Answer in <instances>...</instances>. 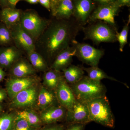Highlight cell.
<instances>
[{"label":"cell","instance_id":"cell-1","mask_svg":"<svg viewBox=\"0 0 130 130\" xmlns=\"http://www.w3.org/2000/svg\"><path fill=\"white\" fill-rule=\"evenodd\" d=\"M56 19L51 22L44 39L47 54L54 60L60 52L76 40L77 35L83 26L73 17L68 20Z\"/></svg>","mask_w":130,"mask_h":130},{"label":"cell","instance_id":"cell-2","mask_svg":"<svg viewBox=\"0 0 130 130\" xmlns=\"http://www.w3.org/2000/svg\"><path fill=\"white\" fill-rule=\"evenodd\" d=\"M69 85L76 99L84 102L105 96L107 91L101 81H94L87 76H84L78 82Z\"/></svg>","mask_w":130,"mask_h":130},{"label":"cell","instance_id":"cell-3","mask_svg":"<svg viewBox=\"0 0 130 130\" xmlns=\"http://www.w3.org/2000/svg\"><path fill=\"white\" fill-rule=\"evenodd\" d=\"M87 24L82 29L84 34V40H90L96 45L102 42L112 43L117 41L118 30L109 24L101 20H96Z\"/></svg>","mask_w":130,"mask_h":130},{"label":"cell","instance_id":"cell-4","mask_svg":"<svg viewBox=\"0 0 130 130\" xmlns=\"http://www.w3.org/2000/svg\"><path fill=\"white\" fill-rule=\"evenodd\" d=\"M90 122L113 128L115 119L106 96L98 98L87 102Z\"/></svg>","mask_w":130,"mask_h":130},{"label":"cell","instance_id":"cell-5","mask_svg":"<svg viewBox=\"0 0 130 130\" xmlns=\"http://www.w3.org/2000/svg\"><path fill=\"white\" fill-rule=\"evenodd\" d=\"M71 46L74 50V56L83 63L90 67H98L100 60L105 54L103 49L95 48L85 43L75 40Z\"/></svg>","mask_w":130,"mask_h":130},{"label":"cell","instance_id":"cell-6","mask_svg":"<svg viewBox=\"0 0 130 130\" xmlns=\"http://www.w3.org/2000/svg\"><path fill=\"white\" fill-rule=\"evenodd\" d=\"M120 8V7L115 2L99 5L91 14L88 23L96 20H101L118 30L115 21V17L118 13Z\"/></svg>","mask_w":130,"mask_h":130},{"label":"cell","instance_id":"cell-7","mask_svg":"<svg viewBox=\"0 0 130 130\" xmlns=\"http://www.w3.org/2000/svg\"><path fill=\"white\" fill-rule=\"evenodd\" d=\"M65 121L71 124H88L90 122L87 103L77 100L72 107L67 110Z\"/></svg>","mask_w":130,"mask_h":130},{"label":"cell","instance_id":"cell-8","mask_svg":"<svg viewBox=\"0 0 130 130\" xmlns=\"http://www.w3.org/2000/svg\"><path fill=\"white\" fill-rule=\"evenodd\" d=\"M46 23L37 14L32 12L27 13L21 19V28L30 36L37 37L46 26Z\"/></svg>","mask_w":130,"mask_h":130},{"label":"cell","instance_id":"cell-9","mask_svg":"<svg viewBox=\"0 0 130 130\" xmlns=\"http://www.w3.org/2000/svg\"><path fill=\"white\" fill-rule=\"evenodd\" d=\"M73 6V17L83 26L86 25L94 9L93 0H72Z\"/></svg>","mask_w":130,"mask_h":130},{"label":"cell","instance_id":"cell-10","mask_svg":"<svg viewBox=\"0 0 130 130\" xmlns=\"http://www.w3.org/2000/svg\"><path fill=\"white\" fill-rule=\"evenodd\" d=\"M55 92L58 102L67 110L71 109L76 101L72 90L65 81L63 76L60 80Z\"/></svg>","mask_w":130,"mask_h":130},{"label":"cell","instance_id":"cell-11","mask_svg":"<svg viewBox=\"0 0 130 130\" xmlns=\"http://www.w3.org/2000/svg\"><path fill=\"white\" fill-rule=\"evenodd\" d=\"M67 109L60 105H53L43 109L40 118L43 124L55 123L65 119Z\"/></svg>","mask_w":130,"mask_h":130},{"label":"cell","instance_id":"cell-12","mask_svg":"<svg viewBox=\"0 0 130 130\" xmlns=\"http://www.w3.org/2000/svg\"><path fill=\"white\" fill-rule=\"evenodd\" d=\"M36 89L32 86L22 91L12 99V106L21 108L31 106L37 99Z\"/></svg>","mask_w":130,"mask_h":130},{"label":"cell","instance_id":"cell-13","mask_svg":"<svg viewBox=\"0 0 130 130\" xmlns=\"http://www.w3.org/2000/svg\"><path fill=\"white\" fill-rule=\"evenodd\" d=\"M35 83L34 79L27 77L9 79L6 86L8 94L13 99L19 92L33 86Z\"/></svg>","mask_w":130,"mask_h":130},{"label":"cell","instance_id":"cell-14","mask_svg":"<svg viewBox=\"0 0 130 130\" xmlns=\"http://www.w3.org/2000/svg\"><path fill=\"white\" fill-rule=\"evenodd\" d=\"M74 56V48L72 46L68 47L57 55L51 66V69L62 71L71 64Z\"/></svg>","mask_w":130,"mask_h":130},{"label":"cell","instance_id":"cell-15","mask_svg":"<svg viewBox=\"0 0 130 130\" xmlns=\"http://www.w3.org/2000/svg\"><path fill=\"white\" fill-rule=\"evenodd\" d=\"M16 42L28 52L34 51L35 46L31 37L21 26L15 28L12 34Z\"/></svg>","mask_w":130,"mask_h":130},{"label":"cell","instance_id":"cell-16","mask_svg":"<svg viewBox=\"0 0 130 130\" xmlns=\"http://www.w3.org/2000/svg\"><path fill=\"white\" fill-rule=\"evenodd\" d=\"M62 71L65 81L69 85L78 82L84 76V71L82 67L75 65L71 64Z\"/></svg>","mask_w":130,"mask_h":130},{"label":"cell","instance_id":"cell-17","mask_svg":"<svg viewBox=\"0 0 130 130\" xmlns=\"http://www.w3.org/2000/svg\"><path fill=\"white\" fill-rule=\"evenodd\" d=\"M37 100L38 105L43 109L56 105L55 103L58 101L55 92L43 87L39 92Z\"/></svg>","mask_w":130,"mask_h":130},{"label":"cell","instance_id":"cell-18","mask_svg":"<svg viewBox=\"0 0 130 130\" xmlns=\"http://www.w3.org/2000/svg\"><path fill=\"white\" fill-rule=\"evenodd\" d=\"M73 12L72 0H61L54 16L59 19H70L73 17Z\"/></svg>","mask_w":130,"mask_h":130},{"label":"cell","instance_id":"cell-19","mask_svg":"<svg viewBox=\"0 0 130 130\" xmlns=\"http://www.w3.org/2000/svg\"><path fill=\"white\" fill-rule=\"evenodd\" d=\"M84 71L87 73V76L94 81L100 82L101 80L104 79H107L112 81H117L121 83L124 85L126 87L129 88L126 84L118 81L113 77L109 76L103 70L98 68V67H90L88 68H86L81 67Z\"/></svg>","mask_w":130,"mask_h":130},{"label":"cell","instance_id":"cell-20","mask_svg":"<svg viewBox=\"0 0 130 130\" xmlns=\"http://www.w3.org/2000/svg\"><path fill=\"white\" fill-rule=\"evenodd\" d=\"M63 76L60 71L51 69L44 74V85L47 89L55 92L60 80Z\"/></svg>","mask_w":130,"mask_h":130},{"label":"cell","instance_id":"cell-21","mask_svg":"<svg viewBox=\"0 0 130 130\" xmlns=\"http://www.w3.org/2000/svg\"><path fill=\"white\" fill-rule=\"evenodd\" d=\"M16 118L24 119L30 125L37 129L41 128L43 124L40 116L30 110H25L19 112L16 115Z\"/></svg>","mask_w":130,"mask_h":130},{"label":"cell","instance_id":"cell-22","mask_svg":"<svg viewBox=\"0 0 130 130\" xmlns=\"http://www.w3.org/2000/svg\"><path fill=\"white\" fill-rule=\"evenodd\" d=\"M35 72V70L32 67L24 61H19L14 65L12 70L13 74L16 78L27 77Z\"/></svg>","mask_w":130,"mask_h":130},{"label":"cell","instance_id":"cell-23","mask_svg":"<svg viewBox=\"0 0 130 130\" xmlns=\"http://www.w3.org/2000/svg\"><path fill=\"white\" fill-rule=\"evenodd\" d=\"M18 56L17 51L12 47L7 48L0 51V66L7 67L10 66Z\"/></svg>","mask_w":130,"mask_h":130},{"label":"cell","instance_id":"cell-24","mask_svg":"<svg viewBox=\"0 0 130 130\" xmlns=\"http://www.w3.org/2000/svg\"><path fill=\"white\" fill-rule=\"evenodd\" d=\"M20 17L19 11L10 8L3 9L1 13L2 21L7 25H12L18 21Z\"/></svg>","mask_w":130,"mask_h":130},{"label":"cell","instance_id":"cell-25","mask_svg":"<svg viewBox=\"0 0 130 130\" xmlns=\"http://www.w3.org/2000/svg\"><path fill=\"white\" fill-rule=\"evenodd\" d=\"M16 115L13 114H4L0 116V130H13Z\"/></svg>","mask_w":130,"mask_h":130},{"label":"cell","instance_id":"cell-26","mask_svg":"<svg viewBox=\"0 0 130 130\" xmlns=\"http://www.w3.org/2000/svg\"><path fill=\"white\" fill-rule=\"evenodd\" d=\"M29 58L33 67L38 70L44 71L47 69V66L41 56L35 51L28 52Z\"/></svg>","mask_w":130,"mask_h":130},{"label":"cell","instance_id":"cell-27","mask_svg":"<svg viewBox=\"0 0 130 130\" xmlns=\"http://www.w3.org/2000/svg\"><path fill=\"white\" fill-rule=\"evenodd\" d=\"M130 23V19L126 24L123 26L121 32H118L116 34L117 41L119 44V50L123 52L125 46L128 43V32L129 30V24Z\"/></svg>","mask_w":130,"mask_h":130},{"label":"cell","instance_id":"cell-28","mask_svg":"<svg viewBox=\"0 0 130 130\" xmlns=\"http://www.w3.org/2000/svg\"><path fill=\"white\" fill-rule=\"evenodd\" d=\"M13 130H38L32 127L25 120L16 118Z\"/></svg>","mask_w":130,"mask_h":130},{"label":"cell","instance_id":"cell-29","mask_svg":"<svg viewBox=\"0 0 130 130\" xmlns=\"http://www.w3.org/2000/svg\"><path fill=\"white\" fill-rule=\"evenodd\" d=\"M11 39V34L7 28L3 26L0 27V43H7L10 41Z\"/></svg>","mask_w":130,"mask_h":130},{"label":"cell","instance_id":"cell-30","mask_svg":"<svg viewBox=\"0 0 130 130\" xmlns=\"http://www.w3.org/2000/svg\"><path fill=\"white\" fill-rule=\"evenodd\" d=\"M66 128L63 125L55 123L45 125L41 130H64Z\"/></svg>","mask_w":130,"mask_h":130},{"label":"cell","instance_id":"cell-31","mask_svg":"<svg viewBox=\"0 0 130 130\" xmlns=\"http://www.w3.org/2000/svg\"><path fill=\"white\" fill-rule=\"evenodd\" d=\"M86 125L83 124H69L64 130H84Z\"/></svg>","mask_w":130,"mask_h":130},{"label":"cell","instance_id":"cell-32","mask_svg":"<svg viewBox=\"0 0 130 130\" xmlns=\"http://www.w3.org/2000/svg\"><path fill=\"white\" fill-rule=\"evenodd\" d=\"M61 1V0H50L51 11L53 16L54 15L56 8Z\"/></svg>","mask_w":130,"mask_h":130},{"label":"cell","instance_id":"cell-33","mask_svg":"<svg viewBox=\"0 0 130 130\" xmlns=\"http://www.w3.org/2000/svg\"><path fill=\"white\" fill-rule=\"evenodd\" d=\"M115 2L120 8L125 6L129 7L130 6V0H116Z\"/></svg>","mask_w":130,"mask_h":130},{"label":"cell","instance_id":"cell-34","mask_svg":"<svg viewBox=\"0 0 130 130\" xmlns=\"http://www.w3.org/2000/svg\"><path fill=\"white\" fill-rule=\"evenodd\" d=\"M39 2L49 11H51V1L50 0H39Z\"/></svg>","mask_w":130,"mask_h":130},{"label":"cell","instance_id":"cell-35","mask_svg":"<svg viewBox=\"0 0 130 130\" xmlns=\"http://www.w3.org/2000/svg\"><path fill=\"white\" fill-rule=\"evenodd\" d=\"M94 3H98V5L109 4L115 2L116 0H93Z\"/></svg>","mask_w":130,"mask_h":130},{"label":"cell","instance_id":"cell-36","mask_svg":"<svg viewBox=\"0 0 130 130\" xmlns=\"http://www.w3.org/2000/svg\"><path fill=\"white\" fill-rule=\"evenodd\" d=\"M6 92L2 89H0V103L1 102L6 98Z\"/></svg>","mask_w":130,"mask_h":130},{"label":"cell","instance_id":"cell-37","mask_svg":"<svg viewBox=\"0 0 130 130\" xmlns=\"http://www.w3.org/2000/svg\"><path fill=\"white\" fill-rule=\"evenodd\" d=\"M6 76L5 73L1 68H0V82L3 80Z\"/></svg>","mask_w":130,"mask_h":130},{"label":"cell","instance_id":"cell-38","mask_svg":"<svg viewBox=\"0 0 130 130\" xmlns=\"http://www.w3.org/2000/svg\"><path fill=\"white\" fill-rule=\"evenodd\" d=\"M8 1L11 5L15 6L20 0H7Z\"/></svg>","mask_w":130,"mask_h":130},{"label":"cell","instance_id":"cell-39","mask_svg":"<svg viewBox=\"0 0 130 130\" xmlns=\"http://www.w3.org/2000/svg\"><path fill=\"white\" fill-rule=\"evenodd\" d=\"M26 1L31 4H36L39 2V0H26Z\"/></svg>","mask_w":130,"mask_h":130},{"label":"cell","instance_id":"cell-40","mask_svg":"<svg viewBox=\"0 0 130 130\" xmlns=\"http://www.w3.org/2000/svg\"><path fill=\"white\" fill-rule=\"evenodd\" d=\"M7 0H0V3L3 5H5L7 3Z\"/></svg>","mask_w":130,"mask_h":130},{"label":"cell","instance_id":"cell-41","mask_svg":"<svg viewBox=\"0 0 130 130\" xmlns=\"http://www.w3.org/2000/svg\"><path fill=\"white\" fill-rule=\"evenodd\" d=\"M2 110V107L0 105V112H1V111Z\"/></svg>","mask_w":130,"mask_h":130}]
</instances>
